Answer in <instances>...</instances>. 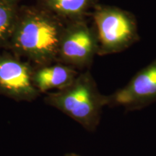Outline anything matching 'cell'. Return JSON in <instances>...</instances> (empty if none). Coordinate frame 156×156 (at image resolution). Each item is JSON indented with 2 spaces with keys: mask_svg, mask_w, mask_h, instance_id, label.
<instances>
[{
  "mask_svg": "<svg viewBox=\"0 0 156 156\" xmlns=\"http://www.w3.org/2000/svg\"><path fill=\"white\" fill-rule=\"evenodd\" d=\"M44 102L93 132L98 126L103 108L108 105V95L99 91L92 74L87 69L79 73L68 86L46 93Z\"/></svg>",
  "mask_w": 156,
  "mask_h": 156,
  "instance_id": "obj_2",
  "label": "cell"
},
{
  "mask_svg": "<svg viewBox=\"0 0 156 156\" xmlns=\"http://www.w3.org/2000/svg\"><path fill=\"white\" fill-rule=\"evenodd\" d=\"M98 44L94 26L86 19L69 22L60 41L57 62L79 70L89 69L98 55Z\"/></svg>",
  "mask_w": 156,
  "mask_h": 156,
  "instance_id": "obj_4",
  "label": "cell"
},
{
  "mask_svg": "<svg viewBox=\"0 0 156 156\" xmlns=\"http://www.w3.org/2000/svg\"><path fill=\"white\" fill-rule=\"evenodd\" d=\"M90 16L98 44V56L120 53L140 40L137 22L130 12L97 4Z\"/></svg>",
  "mask_w": 156,
  "mask_h": 156,
  "instance_id": "obj_3",
  "label": "cell"
},
{
  "mask_svg": "<svg viewBox=\"0 0 156 156\" xmlns=\"http://www.w3.org/2000/svg\"><path fill=\"white\" fill-rule=\"evenodd\" d=\"M19 8L17 4L0 0V49H7L16 24Z\"/></svg>",
  "mask_w": 156,
  "mask_h": 156,
  "instance_id": "obj_9",
  "label": "cell"
},
{
  "mask_svg": "<svg viewBox=\"0 0 156 156\" xmlns=\"http://www.w3.org/2000/svg\"><path fill=\"white\" fill-rule=\"evenodd\" d=\"M34 66L33 82L40 93L63 89L73 83L79 74L75 68L59 62Z\"/></svg>",
  "mask_w": 156,
  "mask_h": 156,
  "instance_id": "obj_7",
  "label": "cell"
},
{
  "mask_svg": "<svg viewBox=\"0 0 156 156\" xmlns=\"http://www.w3.org/2000/svg\"><path fill=\"white\" fill-rule=\"evenodd\" d=\"M156 102V58L142 68L124 87L108 95L109 106L137 110Z\"/></svg>",
  "mask_w": 156,
  "mask_h": 156,
  "instance_id": "obj_6",
  "label": "cell"
},
{
  "mask_svg": "<svg viewBox=\"0 0 156 156\" xmlns=\"http://www.w3.org/2000/svg\"><path fill=\"white\" fill-rule=\"evenodd\" d=\"M64 156H80V155H77V154L76 153H67L66 154V155H64Z\"/></svg>",
  "mask_w": 156,
  "mask_h": 156,
  "instance_id": "obj_10",
  "label": "cell"
},
{
  "mask_svg": "<svg viewBox=\"0 0 156 156\" xmlns=\"http://www.w3.org/2000/svg\"><path fill=\"white\" fill-rule=\"evenodd\" d=\"M38 5L66 23L81 20L90 16L97 0H37Z\"/></svg>",
  "mask_w": 156,
  "mask_h": 156,
  "instance_id": "obj_8",
  "label": "cell"
},
{
  "mask_svg": "<svg viewBox=\"0 0 156 156\" xmlns=\"http://www.w3.org/2000/svg\"><path fill=\"white\" fill-rule=\"evenodd\" d=\"M34 67L11 52L0 53V95L19 102L36 100L41 93L33 82Z\"/></svg>",
  "mask_w": 156,
  "mask_h": 156,
  "instance_id": "obj_5",
  "label": "cell"
},
{
  "mask_svg": "<svg viewBox=\"0 0 156 156\" xmlns=\"http://www.w3.org/2000/svg\"><path fill=\"white\" fill-rule=\"evenodd\" d=\"M67 23L40 6L19 8L7 49L34 65L57 62L62 36Z\"/></svg>",
  "mask_w": 156,
  "mask_h": 156,
  "instance_id": "obj_1",
  "label": "cell"
},
{
  "mask_svg": "<svg viewBox=\"0 0 156 156\" xmlns=\"http://www.w3.org/2000/svg\"><path fill=\"white\" fill-rule=\"evenodd\" d=\"M7 1L10 2H12V3L17 4V3H18V2L20 1V0H7Z\"/></svg>",
  "mask_w": 156,
  "mask_h": 156,
  "instance_id": "obj_11",
  "label": "cell"
}]
</instances>
